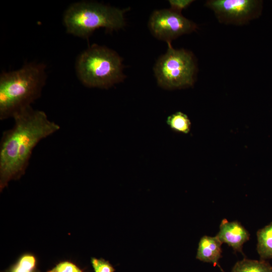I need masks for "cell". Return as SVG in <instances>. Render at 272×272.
<instances>
[{
    "instance_id": "16",
    "label": "cell",
    "mask_w": 272,
    "mask_h": 272,
    "mask_svg": "<svg viewBox=\"0 0 272 272\" xmlns=\"http://www.w3.org/2000/svg\"><path fill=\"white\" fill-rule=\"evenodd\" d=\"M193 1L192 0H170L169 3L170 10L173 12L181 14L182 10L187 8Z\"/></svg>"
},
{
    "instance_id": "12",
    "label": "cell",
    "mask_w": 272,
    "mask_h": 272,
    "mask_svg": "<svg viewBox=\"0 0 272 272\" xmlns=\"http://www.w3.org/2000/svg\"><path fill=\"white\" fill-rule=\"evenodd\" d=\"M231 272H272V266L265 260L244 258L235 264Z\"/></svg>"
},
{
    "instance_id": "9",
    "label": "cell",
    "mask_w": 272,
    "mask_h": 272,
    "mask_svg": "<svg viewBox=\"0 0 272 272\" xmlns=\"http://www.w3.org/2000/svg\"><path fill=\"white\" fill-rule=\"evenodd\" d=\"M222 243L216 236H202L198 243L196 258L205 262L211 263L220 267L218 261L222 257ZM221 268V267H220Z\"/></svg>"
},
{
    "instance_id": "8",
    "label": "cell",
    "mask_w": 272,
    "mask_h": 272,
    "mask_svg": "<svg viewBox=\"0 0 272 272\" xmlns=\"http://www.w3.org/2000/svg\"><path fill=\"white\" fill-rule=\"evenodd\" d=\"M216 236L222 243L227 244L235 251L243 254V245L249 240L250 234L238 221L229 222L224 219L221 222Z\"/></svg>"
},
{
    "instance_id": "13",
    "label": "cell",
    "mask_w": 272,
    "mask_h": 272,
    "mask_svg": "<svg viewBox=\"0 0 272 272\" xmlns=\"http://www.w3.org/2000/svg\"><path fill=\"white\" fill-rule=\"evenodd\" d=\"M166 123L172 130L178 133L187 134L191 129V122L188 117L180 111L169 116Z\"/></svg>"
},
{
    "instance_id": "3",
    "label": "cell",
    "mask_w": 272,
    "mask_h": 272,
    "mask_svg": "<svg viewBox=\"0 0 272 272\" xmlns=\"http://www.w3.org/2000/svg\"><path fill=\"white\" fill-rule=\"evenodd\" d=\"M127 10L97 2L82 1L69 6L64 13L63 22L68 33L87 38L99 28L108 31L122 28Z\"/></svg>"
},
{
    "instance_id": "2",
    "label": "cell",
    "mask_w": 272,
    "mask_h": 272,
    "mask_svg": "<svg viewBox=\"0 0 272 272\" xmlns=\"http://www.w3.org/2000/svg\"><path fill=\"white\" fill-rule=\"evenodd\" d=\"M46 66L29 62L0 76V119L4 120L31 106L41 96L46 80Z\"/></svg>"
},
{
    "instance_id": "6",
    "label": "cell",
    "mask_w": 272,
    "mask_h": 272,
    "mask_svg": "<svg viewBox=\"0 0 272 272\" xmlns=\"http://www.w3.org/2000/svg\"><path fill=\"white\" fill-rule=\"evenodd\" d=\"M149 28L157 38L171 43L172 40L195 31L197 25L181 14L170 9L154 11L149 21Z\"/></svg>"
},
{
    "instance_id": "7",
    "label": "cell",
    "mask_w": 272,
    "mask_h": 272,
    "mask_svg": "<svg viewBox=\"0 0 272 272\" xmlns=\"http://www.w3.org/2000/svg\"><path fill=\"white\" fill-rule=\"evenodd\" d=\"M261 3L254 0H211L206 6L214 11L221 23L242 25L257 17Z\"/></svg>"
},
{
    "instance_id": "1",
    "label": "cell",
    "mask_w": 272,
    "mask_h": 272,
    "mask_svg": "<svg viewBox=\"0 0 272 272\" xmlns=\"http://www.w3.org/2000/svg\"><path fill=\"white\" fill-rule=\"evenodd\" d=\"M13 126L3 132L0 143V190L25 173L33 151L60 126L43 111L28 106L14 115Z\"/></svg>"
},
{
    "instance_id": "10",
    "label": "cell",
    "mask_w": 272,
    "mask_h": 272,
    "mask_svg": "<svg viewBox=\"0 0 272 272\" xmlns=\"http://www.w3.org/2000/svg\"><path fill=\"white\" fill-rule=\"evenodd\" d=\"M257 251L260 260L272 259V222L257 233Z\"/></svg>"
},
{
    "instance_id": "15",
    "label": "cell",
    "mask_w": 272,
    "mask_h": 272,
    "mask_svg": "<svg viewBox=\"0 0 272 272\" xmlns=\"http://www.w3.org/2000/svg\"><path fill=\"white\" fill-rule=\"evenodd\" d=\"M91 263L94 272H114L112 265L103 258L91 257Z\"/></svg>"
},
{
    "instance_id": "11",
    "label": "cell",
    "mask_w": 272,
    "mask_h": 272,
    "mask_svg": "<svg viewBox=\"0 0 272 272\" xmlns=\"http://www.w3.org/2000/svg\"><path fill=\"white\" fill-rule=\"evenodd\" d=\"M1 272H41L38 268V259L31 252L22 254L15 262Z\"/></svg>"
},
{
    "instance_id": "14",
    "label": "cell",
    "mask_w": 272,
    "mask_h": 272,
    "mask_svg": "<svg viewBox=\"0 0 272 272\" xmlns=\"http://www.w3.org/2000/svg\"><path fill=\"white\" fill-rule=\"evenodd\" d=\"M46 272H84L73 262L70 260L59 261Z\"/></svg>"
},
{
    "instance_id": "4",
    "label": "cell",
    "mask_w": 272,
    "mask_h": 272,
    "mask_svg": "<svg viewBox=\"0 0 272 272\" xmlns=\"http://www.w3.org/2000/svg\"><path fill=\"white\" fill-rule=\"evenodd\" d=\"M75 67L79 80L88 87L108 89L124 79L120 56L97 44H93L78 56Z\"/></svg>"
},
{
    "instance_id": "5",
    "label": "cell",
    "mask_w": 272,
    "mask_h": 272,
    "mask_svg": "<svg viewBox=\"0 0 272 272\" xmlns=\"http://www.w3.org/2000/svg\"><path fill=\"white\" fill-rule=\"evenodd\" d=\"M168 44L166 52L154 66L159 86L167 90L191 87L195 82L196 66L192 53L183 49H175Z\"/></svg>"
}]
</instances>
